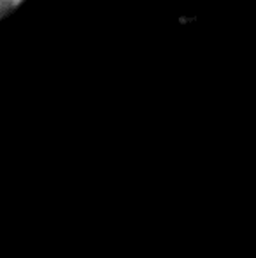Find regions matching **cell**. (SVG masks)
I'll return each mask as SVG.
<instances>
[{
  "label": "cell",
  "instance_id": "cell-1",
  "mask_svg": "<svg viewBox=\"0 0 256 258\" xmlns=\"http://www.w3.org/2000/svg\"><path fill=\"white\" fill-rule=\"evenodd\" d=\"M23 4V0H0V18L6 20Z\"/></svg>",
  "mask_w": 256,
  "mask_h": 258
}]
</instances>
